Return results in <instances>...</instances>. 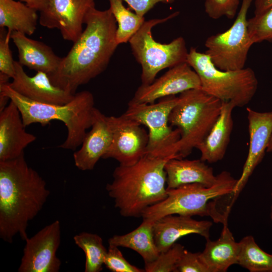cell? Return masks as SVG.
I'll use <instances>...</instances> for the list:
<instances>
[{
    "label": "cell",
    "instance_id": "obj_7",
    "mask_svg": "<svg viewBox=\"0 0 272 272\" xmlns=\"http://www.w3.org/2000/svg\"><path fill=\"white\" fill-rule=\"evenodd\" d=\"M186 62L198 76L201 89L222 102H231L235 107H242L250 102L257 91L258 80L250 67L221 70L206 53L194 47L188 51Z\"/></svg>",
    "mask_w": 272,
    "mask_h": 272
},
{
    "label": "cell",
    "instance_id": "obj_28",
    "mask_svg": "<svg viewBox=\"0 0 272 272\" xmlns=\"http://www.w3.org/2000/svg\"><path fill=\"white\" fill-rule=\"evenodd\" d=\"M111 11L117 27L116 41L119 45L128 42L145 22L144 17H141L126 9L122 0H109Z\"/></svg>",
    "mask_w": 272,
    "mask_h": 272
},
{
    "label": "cell",
    "instance_id": "obj_16",
    "mask_svg": "<svg viewBox=\"0 0 272 272\" xmlns=\"http://www.w3.org/2000/svg\"><path fill=\"white\" fill-rule=\"evenodd\" d=\"M15 74L10 86L16 92L32 101L52 104H64L71 101L75 94L55 86L48 75L37 72L28 76L18 61H14Z\"/></svg>",
    "mask_w": 272,
    "mask_h": 272
},
{
    "label": "cell",
    "instance_id": "obj_32",
    "mask_svg": "<svg viewBox=\"0 0 272 272\" xmlns=\"http://www.w3.org/2000/svg\"><path fill=\"white\" fill-rule=\"evenodd\" d=\"M12 32L0 28V74L13 78L15 74L14 61L9 42Z\"/></svg>",
    "mask_w": 272,
    "mask_h": 272
},
{
    "label": "cell",
    "instance_id": "obj_33",
    "mask_svg": "<svg viewBox=\"0 0 272 272\" xmlns=\"http://www.w3.org/2000/svg\"><path fill=\"white\" fill-rule=\"evenodd\" d=\"M104 264L113 272H144V269L140 268L127 261L123 256L118 247L109 245Z\"/></svg>",
    "mask_w": 272,
    "mask_h": 272
},
{
    "label": "cell",
    "instance_id": "obj_23",
    "mask_svg": "<svg viewBox=\"0 0 272 272\" xmlns=\"http://www.w3.org/2000/svg\"><path fill=\"white\" fill-rule=\"evenodd\" d=\"M223 225L219 238L215 241L207 239L205 248L200 252L201 259L209 272H226L231 265L237 264L239 242L235 241L227 223Z\"/></svg>",
    "mask_w": 272,
    "mask_h": 272
},
{
    "label": "cell",
    "instance_id": "obj_21",
    "mask_svg": "<svg viewBox=\"0 0 272 272\" xmlns=\"http://www.w3.org/2000/svg\"><path fill=\"white\" fill-rule=\"evenodd\" d=\"M236 107L231 102H222L220 114L210 131L196 149L200 159L213 163L224 157L233 129L232 111Z\"/></svg>",
    "mask_w": 272,
    "mask_h": 272
},
{
    "label": "cell",
    "instance_id": "obj_35",
    "mask_svg": "<svg viewBox=\"0 0 272 272\" xmlns=\"http://www.w3.org/2000/svg\"><path fill=\"white\" fill-rule=\"evenodd\" d=\"M126 2L135 13L141 17L152 9L157 4H172L175 0H122Z\"/></svg>",
    "mask_w": 272,
    "mask_h": 272
},
{
    "label": "cell",
    "instance_id": "obj_17",
    "mask_svg": "<svg viewBox=\"0 0 272 272\" xmlns=\"http://www.w3.org/2000/svg\"><path fill=\"white\" fill-rule=\"evenodd\" d=\"M91 128L83 140L81 148L73 154L75 166L82 171L93 170L108 151L112 141L108 116L96 108Z\"/></svg>",
    "mask_w": 272,
    "mask_h": 272
},
{
    "label": "cell",
    "instance_id": "obj_29",
    "mask_svg": "<svg viewBox=\"0 0 272 272\" xmlns=\"http://www.w3.org/2000/svg\"><path fill=\"white\" fill-rule=\"evenodd\" d=\"M185 250L180 244L175 243L167 250L160 252L154 261L145 263L146 272H177L178 263Z\"/></svg>",
    "mask_w": 272,
    "mask_h": 272
},
{
    "label": "cell",
    "instance_id": "obj_39",
    "mask_svg": "<svg viewBox=\"0 0 272 272\" xmlns=\"http://www.w3.org/2000/svg\"><path fill=\"white\" fill-rule=\"evenodd\" d=\"M270 196H271V203L270 206L269 218L271 221H272V192H271Z\"/></svg>",
    "mask_w": 272,
    "mask_h": 272
},
{
    "label": "cell",
    "instance_id": "obj_14",
    "mask_svg": "<svg viewBox=\"0 0 272 272\" xmlns=\"http://www.w3.org/2000/svg\"><path fill=\"white\" fill-rule=\"evenodd\" d=\"M248 122L249 147L240 178L233 192L232 203L247 184L256 167L262 161L272 134V111L258 112L246 109Z\"/></svg>",
    "mask_w": 272,
    "mask_h": 272
},
{
    "label": "cell",
    "instance_id": "obj_31",
    "mask_svg": "<svg viewBox=\"0 0 272 272\" xmlns=\"http://www.w3.org/2000/svg\"><path fill=\"white\" fill-rule=\"evenodd\" d=\"M240 0H205V11L213 19L226 17L229 19L235 18Z\"/></svg>",
    "mask_w": 272,
    "mask_h": 272
},
{
    "label": "cell",
    "instance_id": "obj_24",
    "mask_svg": "<svg viewBox=\"0 0 272 272\" xmlns=\"http://www.w3.org/2000/svg\"><path fill=\"white\" fill-rule=\"evenodd\" d=\"M154 222L143 219L141 224L131 232L124 235H115L110 238L109 245L131 249L142 256L145 263L154 261L160 253L154 240Z\"/></svg>",
    "mask_w": 272,
    "mask_h": 272
},
{
    "label": "cell",
    "instance_id": "obj_27",
    "mask_svg": "<svg viewBox=\"0 0 272 272\" xmlns=\"http://www.w3.org/2000/svg\"><path fill=\"white\" fill-rule=\"evenodd\" d=\"M73 239L75 244L85 253V271H101L108 250L102 238L96 234L83 232L76 235Z\"/></svg>",
    "mask_w": 272,
    "mask_h": 272
},
{
    "label": "cell",
    "instance_id": "obj_37",
    "mask_svg": "<svg viewBox=\"0 0 272 272\" xmlns=\"http://www.w3.org/2000/svg\"><path fill=\"white\" fill-rule=\"evenodd\" d=\"M254 15L260 14L272 7V0H255Z\"/></svg>",
    "mask_w": 272,
    "mask_h": 272
},
{
    "label": "cell",
    "instance_id": "obj_12",
    "mask_svg": "<svg viewBox=\"0 0 272 272\" xmlns=\"http://www.w3.org/2000/svg\"><path fill=\"white\" fill-rule=\"evenodd\" d=\"M112 141L103 159L112 158L119 165L129 166L146 154L148 133L138 122L123 114L108 116Z\"/></svg>",
    "mask_w": 272,
    "mask_h": 272
},
{
    "label": "cell",
    "instance_id": "obj_36",
    "mask_svg": "<svg viewBox=\"0 0 272 272\" xmlns=\"http://www.w3.org/2000/svg\"><path fill=\"white\" fill-rule=\"evenodd\" d=\"M37 11H43L48 5L49 0H19Z\"/></svg>",
    "mask_w": 272,
    "mask_h": 272
},
{
    "label": "cell",
    "instance_id": "obj_22",
    "mask_svg": "<svg viewBox=\"0 0 272 272\" xmlns=\"http://www.w3.org/2000/svg\"><path fill=\"white\" fill-rule=\"evenodd\" d=\"M164 169L167 189L191 183H199L209 187L217 179L213 168L200 159L171 158L166 163Z\"/></svg>",
    "mask_w": 272,
    "mask_h": 272
},
{
    "label": "cell",
    "instance_id": "obj_11",
    "mask_svg": "<svg viewBox=\"0 0 272 272\" xmlns=\"http://www.w3.org/2000/svg\"><path fill=\"white\" fill-rule=\"evenodd\" d=\"M60 222L55 220L28 237L19 272H58L61 262L56 256L60 243Z\"/></svg>",
    "mask_w": 272,
    "mask_h": 272
},
{
    "label": "cell",
    "instance_id": "obj_15",
    "mask_svg": "<svg viewBox=\"0 0 272 272\" xmlns=\"http://www.w3.org/2000/svg\"><path fill=\"white\" fill-rule=\"evenodd\" d=\"M193 89H201L198 76L187 62L175 65L149 85H141L131 100L153 103L158 99L175 96Z\"/></svg>",
    "mask_w": 272,
    "mask_h": 272
},
{
    "label": "cell",
    "instance_id": "obj_4",
    "mask_svg": "<svg viewBox=\"0 0 272 272\" xmlns=\"http://www.w3.org/2000/svg\"><path fill=\"white\" fill-rule=\"evenodd\" d=\"M0 95L8 97L16 104L25 127L36 123L44 126L52 120L63 122L67 134L64 142L58 146L61 149L75 150L81 146L86 130L93 123L96 108L93 95L89 91L76 93L74 98L64 104L32 101L14 91L9 82L0 84Z\"/></svg>",
    "mask_w": 272,
    "mask_h": 272
},
{
    "label": "cell",
    "instance_id": "obj_1",
    "mask_svg": "<svg viewBox=\"0 0 272 272\" xmlns=\"http://www.w3.org/2000/svg\"><path fill=\"white\" fill-rule=\"evenodd\" d=\"M111 11L91 8L85 19L86 27L62 57L57 70L48 75L56 86L75 94L78 88L103 73L118 44L117 24Z\"/></svg>",
    "mask_w": 272,
    "mask_h": 272
},
{
    "label": "cell",
    "instance_id": "obj_38",
    "mask_svg": "<svg viewBox=\"0 0 272 272\" xmlns=\"http://www.w3.org/2000/svg\"><path fill=\"white\" fill-rule=\"evenodd\" d=\"M272 152V134L270 137L267 149L266 152Z\"/></svg>",
    "mask_w": 272,
    "mask_h": 272
},
{
    "label": "cell",
    "instance_id": "obj_6",
    "mask_svg": "<svg viewBox=\"0 0 272 272\" xmlns=\"http://www.w3.org/2000/svg\"><path fill=\"white\" fill-rule=\"evenodd\" d=\"M178 97L169 122L181 131L174 152L177 158L182 159L207 136L220 114L222 101L201 89L185 91Z\"/></svg>",
    "mask_w": 272,
    "mask_h": 272
},
{
    "label": "cell",
    "instance_id": "obj_26",
    "mask_svg": "<svg viewBox=\"0 0 272 272\" xmlns=\"http://www.w3.org/2000/svg\"><path fill=\"white\" fill-rule=\"evenodd\" d=\"M239 244L238 264L250 272H272V253L263 250L252 236L243 237Z\"/></svg>",
    "mask_w": 272,
    "mask_h": 272
},
{
    "label": "cell",
    "instance_id": "obj_34",
    "mask_svg": "<svg viewBox=\"0 0 272 272\" xmlns=\"http://www.w3.org/2000/svg\"><path fill=\"white\" fill-rule=\"evenodd\" d=\"M177 272H209L200 257V252L185 249L177 266Z\"/></svg>",
    "mask_w": 272,
    "mask_h": 272
},
{
    "label": "cell",
    "instance_id": "obj_5",
    "mask_svg": "<svg viewBox=\"0 0 272 272\" xmlns=\"http://www.w3.org/2000/svg\"><path fill=\"white\" fill-rule=\"evenodd\" d=\"M237 181L229 172L223 171L209 187L191 183L167 189L166 198L146 209L142 217L155 221L169 215L210 216L214 222L224 224L228 215L218 210L216 200L231 194Z\"/></svg>",
    "mask_w": 272,
    "mask_h": 272
},
{
    "label": "cell",
    "instance_id": "obj_8",
    "mask_svg": "<svg viewBox=\"0 0 272 272\" xmlns=\"http://www.w3.org/2000/svg\"><path fill=\"white\" fill-rule=\"evenodd\" d=\"M178 14L176 12L166 18L145 21L129 40L132 53L142 67V85L153 83L162 70L186 62L188 51L183 37H177L169 43L164 44L155 40L152 33L154 26Z\"/></svg>",
    "mask_w": 272,
    "mask_h": 272
},
{
    "label": "cell",
    "instance_id": "obj_19",
    "mask_svg": "<svg viewBox=\"0 0 272 272\" xmlns=\"http://www.w3.org/2000/svg\"><path fill=\"white\" fill-rule=\"evenodd\" d=\"M213 223L197 221L190 216L169 215L156 220L153 225L155 242L160 252L170 248L182 237L198 234L206 240L210 239Z\"/></svg>",
    "mask_w": 272,
    "mask_h": 272
},
{
    "label": "cell",
    "instance_id": "obj_3",
    "mask_svg": "<svg viewBox=\"0 0 272 272\" xmlns=\"http://www.w3.org/2000/svg\"><path fill=\"white\" fill-rule=\"evenodd\" d=\"M172 158L146 154L129 166L119 165L106 189L124 217H142L146 209L167 196L166 163Z\"/></svg>",
    "mask_w": 272,
    "mask_h": 272
},
{
    "label": "cell",
    "instance_id": "obj_13",
    "mask_svg": "<svg viewBox=\"0 0 272 272\" xmlns=\"http://www.w3.org/2000/svg\"><path fill=\"white\" fill-rule=\"evenodd\" d=\"M95 0H49L40 12L39 23L49 29H57L63 39L73 43L82 34L83 25Z\"/></svg>",
    "mask_w": 272,
    "mask_h": 272
},
{
    "label": "cell",
    "instance_id": "obj_25",
    "mask_svg": "<svg viewBox=\"0 0 272 272\" xmlns=\"http://www.w3.org/2000/svg\"><path fill=\"white\" fill-rule=\"evenodd\" d=\"M38 20L37 11L21 1L0 0V28L32 35Z\"/></svg>",
    "mask_w": 272,
    "mask_h": 272
},
{
    "label": "cell",
    "instance_id": "obj_20",
    "mask_svg": "<svg viewBox=\"0 0 272 272\" xmlns=\"http://www.w3.org/2000/svg\"><path fill=\"white\" fill-rule=\"evenodd\" d=\"M11 38L18 50V61L22 66L48 75L57 70L62 57L57 55L50 47L18 31L12 32Z\"/></svg>",
    "mask_w": 272,
    "mask_h": 272
},
{
    "label": "cell",
    "instance_id": "obj_18",
    "mask_svg": "<svg viewBox=\"0 0 272 272\" xmlns=\"http://www.w3.org/2000/svg\"><path fill=\"white\" fill-rule=\"evenodd\" d=\"M21 113L11 100L0 111V161L17 158L36 137L25 130Z\"/></svg>",
    "mask_w": 272,
    "mask_h": 272
},
{
    "label": "cell",
    "instance_id": "obj_2",
    "mask_svg": "<svg viewBox=\"0 0 272 272\" xmlns=\"http://www.w3.org/2000/svg\"><path fill=\"white\" fill-rule=\"evenodd\" d=\"M50 194L46 183L29 166L24 154L0 161V237L12 243L28 237L29 222L42 210Z\"/></svg>",
    "mask_w": 272,
    "mask_h": 272
},
{
    "label": "cell",
    "instance_id": "obj_9",
    "mask_svg": "<svg viewBox=\"0 0 272 272\" xmlns=\"http://www.w3.org/2000/svg\"><path fill=\"white\" fill-rule=\"evenodd\" d=\"M178 101V97L170 96L160 99L157 103H141L131 100L128 102L123 115L148 129L146 154L177 158L174 148L180 138L181 131L171 127L169 118Z\"/></svg>",
    "mask_w": 272,
    "mask_h": 272
},
{
    "label": "cell",
    "instance_id": "obj_10",
    "mask_svg": "<svg viewBox=\"0 0 272 272\" xmlns=\"http://www.w3.org/2000/svg\"><path fill=\"white\" fill-rule=\"evenodd\" d=\"M253 0H242L240 9L234 23L222 33L207 38L205 53L214 65L223 71L244 68L252 42L248 32V11Z\"/></svg>",
    "mask_w": 272,
    "mask_h": 272
},
{
    "label": "cell",
    "instance_id": "obj_30",
    "mask_svg": "<svg viewBox=\"0 0 272 272\" xmlns=\"http://www.w3.org/2000/svg\"><path fill=\"white\" fill-rule=\"evenodd\" d=\"M248 29L253 44L272 41V7L248 19Z\"/></svg>",
    "mask_w": 272,
    "mask_h": 272
}]
</instances>
